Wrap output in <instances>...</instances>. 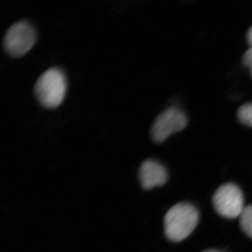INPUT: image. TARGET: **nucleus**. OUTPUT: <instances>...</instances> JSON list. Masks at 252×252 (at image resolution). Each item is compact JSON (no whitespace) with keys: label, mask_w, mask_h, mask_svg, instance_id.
Masks as SVG:
<instances>
[{"label":"nucleus","mask_w":252,"mask_h":252,"mask_svg":"<svg viewBox=\"0 0 252 252\" xmlns=\"http://www.w3.org/2000/svg\"><path fill=\"white\" fill-rule=\"evenodd\" d=\"M199 212L191 204L178 203L164 217V229L169 240L178 243L191 234L198 224Z\"/></svg>","instance_id":"1"},{"label":"nucleus","mask_w":252,"mask_h":252,"mask_svg":"<svg viewBox=\"0 0 252 252\" xmlns=\"http://www.w3.org/2000/svg\"><path fill=\"white\" fill-rule=\"evenodd\" d=\"M67 89V79L62 69L51 67L37 79L34 91L36 99L43 107L55 109L64 100Z\"/></svg>","instance_id":"2"},{"label":"nucleus","mask_w":252,"mask_h":252,"mask_svg":"<svg viewBox=\"0 0 252 252\" xmlns=\"http://www.w3.org/2000/svg\"><path fill=\"white\" fill-rule=\"evenodd\" d=\"M36 34L34 27L28 21L15 23L6 32L3 41L5 51L13 57H21L34 46Z\"/></svg>","instance_id":"3"},{"label":"nucleus","mask_w":252,"mask_h":252,"mask_svg":"<svg viewBox=\"0 0 252 252\" xmlns=\"http://www.w3.org/2000/svg\"><path fill=\"white\" fill-rule=\"evenodd\" d=\"M212 203L217 213L227 219L240 217L245 207L243 192L233 183L219 187L214 194Z\"/></svg>","instance_id":"4"},{"label":"nucleus","mask_w":252,"mask_h":252,"mask_svg":"<svg viewBox=\"0 0 252 252\" xmlns=\"http://www.w3.org/2000/svg\"><path fill=\"white\" fill-rule=\"evenodd\" d=\"M187 123V116L180 109H167L154 121L151 130L152 138L157 143H162L172 133L183 130Z\"/></svg>","instance_id":"5"},{"label":"nucleus","mask_w":252,"mask_h":252,"mask_svg":"<svg viewBox=\"0 0 252 252\" xmlns=\"http://www.w3.org/2000/svg\"><path fill=\"white\" fill-rule=\"evenodd\" d=\"M139 179L144 189H153L165 185L167 180V172L165 167L156 160H145L141 165Z\"/></svg>","instance_id":"6"},{"label":"nucleus","mask_w":252,"mask_h":252,"mask_svg":"<svg viewBox=\"0 0 252 252\" xmlns=\"http://www.w3.org/2000/svg\"><path fill=\"white\" fill-rule=\"evenodd\" d=\"M239 217L242 229L245 234L252 238V205L245 207Z\"/></svg>","instance_id":"7"},{"label":"nucleus","mask_w":252,"mask_h":252,"mask_svg":"<svg viewBox=\"0 0 252 252\" xmlns=\"http://www.w3.org/2000/svg\"><path fill=\"white\" fill-rule=\"evenodd\" d=\"M238 117L240 122L252 127V103L241 106L238 111Z\"/></svg>","instance_id":"8"},{"label":"nucleus","mask_w":252,"mask_h":252,"mask_svg":"<svg viewBox=\"0 0 252 252\" xmlns=\"http://www.w3.org/2000/svg\"><path fill=\"white\" fill-rule=\"evenodd\" d=\"M243 63L245 65L248 66V67L252 66V46L244 55Z\"/></svg>","instance_id":"9"},{"label":"nucleus","mask_w":252,"mask_h":252,"mask_svg":"<svg viewBox=\"0 0 252 252\" xmlns=\"http://www.w3.org/2000/svg\"><path fill=\"white\" fill-rule=\"evenodd\" d=\"M247 37H248V41L249 44H250V46H252V26L250 28V29L249 30L248 32V35H247Z\"/></svg>","instance_id":"10"},{"label":"nucleus","mask_w":252,"mask_h":252,"mask_svg":"<svg viewBox=\"0 0 252 252\" xmlns=\"http://www.w3.org/2000/svg\"><path fill=\"white\" fill-rule=\"evenodd\" d=\"M203 252H221L219 251V250H205V251H203Z\"/></svg>","instance_id":"11"},{"label":"nucleus","mask_w":252,"mask_h":252,"mask_svg":"<svg viewBox=\"0 0 252 252\" xmlns=\"http://www.w3.org/2000/svg\"><path fill=\"white\" fill-rule=\"evenodd\" d=\"M250 68H251V72H252V66H251V67H250Z\"/></svg>","instance_id":"12"}]
</instances>
